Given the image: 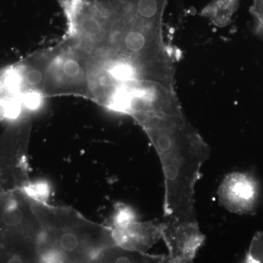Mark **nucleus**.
Masks as SVG:
<instances>
[{
  "label": "nucleus",
  "mask_w": 263,
  "mask_h": 263,
  "mask_svg": "<svg viewBox=\"0 0 263 263\" xmlns=\"http://www.w3.org/2000/svg\"><path fill=\"white\" fill-rule=\"evenodd\" d=\"M32 114L8 121L0 135V183L7 190L22 189L30 181L28 149Z\"/></svg>",
  "instance_id": "obj_4"
},
{
  "label": "nucleus",
  "mask_w": 263,
  "mask_h": 263,
  "mask_svg": "<svg viewBox=\"0 0 263 263\" xmlns=\"http://www.w3.org/2000/svg\"><path fill=\"white\" fill-rule=\"evenodd\" d=\"M43 95L80 97L90 100L89 51L63 37L51 48Z\"/></svg>",
  "instance_id": "obj_3"
},
{
  "label": "nucleus",
  "mask_w": 263,
  "mask_h": 263,
  "mask_svg": "<svg viewBox=\"0 0 263 263\" xmlns=\"http://www.w3.org/2000/svg\"><path fill=\"white\" fill-rule=\"evenodd\" d=\"M218 195L221 205L228 212L252 214L258 200V183L248 174L231 173L223 179Z\"/></svg>",
  "instance_id": "obj_5"
},
{
  "label": "nucleus",
  "mask_w": 263,
  "mask_h": 263,
  "mask_svg": "<svg viewBox=\"0 0 263 263\" xmlns=\"http://www.w3.org/2000/svg\"><path fill=\"white\" fill-rule=\"evenodd\" d=\"M31 200L41 227L40 262H95L102 251L116 245L110 226L72 208Z\"/></svg>",
  "instance_id": "obj_1"
},
{
  "label": "nucleus",
  "mask_w": 263,
  "mask_h": 263,
  "mask_svg": "<svg viewBox=\"0 0 263 263\" xmlns=\"http://www.w3.org/2000/svg\"><path fill=\"white\" fill-rule=\"evenodd\" d=\"M245 260L247 262H263V232L256 233L252 238Z\"/></svg>",
  "instance_id": "obj_10"
},
{
  "label": "nucleus",
  "mask_w": 263,
  "mask_h": 263,
  "mask_svg": "<svg viewBox=\"0 0 263 263\" xmlns=\"http://www.w3.org/2000/svg\"><path fill=\"white\" fill-rule=\"evenodd\" d=\"M110 228L116 245L146 253L162 238L163 222L158 220L140 221L136 219L122 226Z\"/></svg>",
  "instance_id": "obj_7"
},
{
  "label": "nucleus",
  "mask_w": 263,
  "mask_h": 263,
  "mask_svg": "<svg viewBox=\"0 0 263 263\" xmlns=\"http://www.w3.org/2000/svg\"><path fill=\"white\" fill-rule=\"evenodd\" d=\"M238 3L239 0H214L204 9L203 13L216 23L226 24L238 8Z\"/></svg>",
  "instance_id": "obj_9"
},
{
  "label": "nucleus",
  "mask_w": 263,
  "mask_h": 263,
  "mask_svg": "<svg viewBox=\"0 0 263 263\" xmlns=\"http://www.w3.org/2000/svg\"><path fill=\"white\" fill-rule=\"evenodd\" d=\"M163 222L162 239L168 250V262H192L197 251L205 239L198 223H179L167 224Z\"/></svg>",
  "instance_id": "obj_6"
},
{
  "label": "nucleus",
  "mask_w": 263,
  "mask_h": 263,
  "mask_svg": "<svg viewBox=\"0 0 263 263\" xmlns=\"http://www.w3.org/2000/svg\"><path fill=\"white\" fill-rule=\"evenodd\" d=\"M252 13L255 19L256 31L263 39V0H254Z\"/></svg>",
  "instance_id": "obj_11"
},
{
  "label": "nucleus",
  "mask_w": 263,
  "mask_h": 263,
  "mask_svg": "<svg viewBox=\"0 0 263 263\" xmlns=\"http://www.w3.org/2000/svg\"><path fill=\"white\" fill-rule=\"evenodd\" d=\"M95 262L161 263L168 262V258L167 256L151 255L114 245L102 251L97 257Z\"/></svg>",
  "instance_id": "obj_8"
},
{
  "label": "nucleus",
  "mask_w": 263,
  "mask_h": 263,
  "mask_svg": "<svg viewBox=\"0 0 263 263\" xmlns=\"http://www.w3.org/2000/svg\"><path fill=\"white\" fill-rule=\"evenodd\" d=\"M41 227L22 189L0 183V262H40Z\"/></svg>",
  "instance_id": "obj_2"
}]
</instances>
